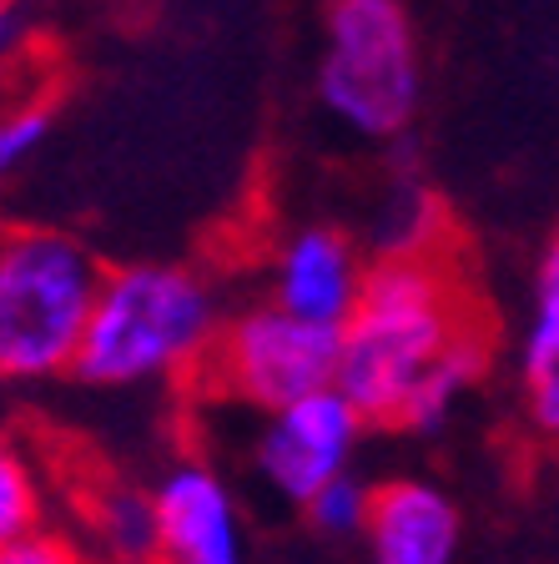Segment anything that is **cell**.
<instances>
[{
	"label": "cell",
	"instance_id": "1",
	"mask_svg": "<svg viewBox=\"0 0 559 564\" xmlns=\"http://www.w3.org/2000/svg\"><path fill=\"white\" fill-rule=\"evenodd\" d=\"M479 317L433 252L373 258L348 323L338 328V383L368 423L398 429L408 393Z\"/></svg>",
	"mask_w": 559,
	"mask_h": 564
},
{
	"label": "cell",
	"instance_id": "2",
	"mask_svg": "<svg viewBox=\"0 0 559 564\" xmlns=\"http://www.w3.org/2000/svg\"><path fill=\"white\" fill-rule=\"evenodd\" d=\"M217 328V288L202 272L176 262H131L101 272L71 373L96 388L162 383L202 368Z\"/></svg>",
	"mask_w": 559,
	"mask_h": 564
},
{
	"label": "cell",
	"instance_id": "3",
	"mask_svg": "<svg viewBox=\"0 0 559 564\" xmlns=\"http://www.w3.org/2000/svg\"><path fill=\"white\" fill-rule=\"evenodd\" d=\"M101 262L71 232L0 227V383L71 373Z\"/></svg>",
	"mask_w": 559,
	"mask_h": 564
},
{
	"label": "cell",
	"instance_id": "4",
	"mask_svg": "<svg viewBox=\"0 0 559 564\" xmlns=\"http://www.w3.org/2000/svg\"><path fill=\"white\" fill-rule=\"evenodd\" d=\"M318 101L368 141L408 137L423 101V61L404 0H327Z\"/></svg>",
	"mask_w": 559,
	"mask_h": 564
},
{
	"label": "cell",
	"instance_id": "5",
	"mask_svg": "<svg viewBox=\"0 0 559 564\" xmlns=\"http://www.w3.org/2000/svg\"><path fill=\"white\" fill-rule=\"evenodd\" d=\"M202 378L222 399L272 413L338 383V333L282 313L268 297L237 317H222L217 343L202 358Z\"/></svg>",
	"mask_w": 559,
	"mask_h": 564
},
{
	"label": "cell",
	"instance_id": "6",
	"mask_svg": "<svg viewBox=\"0 0 559 564\" xmlns=\"http://www.w3.org/2000/svg\"><path fill=\"white\" fill-rule=\"evenodd\" d=\"M363 429H368V419L353 409L343 388H318L308 399H292L268 413L252 464L272 494H282L292 505H308L323 484L348 474L353 454L363 444Z\"/></svg>",
	"mask_w": 559,
	"mask_h": 564
},
{
	"label": "cell",
	"instance_id": "7",
	"mask_svg": "<svg viewBox=\"0 0 559 564\" xmlns=\"http://www.w3.org/2000/svg\"><path fill=\"white\" fill-rule=\"evenodd\" d=\"M157 564H247L237 499L212 464L182 458L152 484Z\"/></svg>",
	"mask_w": 559,
	"mask_h": 564
},
{
	"label": "cell",
	"instance_id": "8",
	"mask_svg": "<svg viewBox=\"0 0 559 564\" xmlns=\"http://www.w3.org/2000/svg\"><path fill=\"white\" fill-rule=\"evenodd\" d=\"M363 272L368 262L353 247V237H343L338 227H298L272 252L268 297L282 313L338 333L363 293Z\"/></svg>",
	"mask_w": 559,
	"mask_h": 564
},
{
	"label": "cell",
	"instance_id": "9",
	"mask_svg": "<svg viewBox=\"0 0 559 564\" xmlns=\"http://www.w3.org/2000/svg\"><path fill=\"white\" fill-rule=\"evenodd\" d=\"M459 509L429 479H388L368 505V560L373 564H454L459 560Z\"/></svg>",
	"mask_w": 559,
	"mask_h": 564
},
{
	"label": "cell",
	"instance_id": "10",
	"mask_svg": "<svg viewBox=\"0 0 559 564\" xmlns=\"http://www.w3.org/2000/svg\"><path fill=\"white\" fill-rule=\"evenodd\" d=\"M519 378H525L529 423L559 438V272H539L525 348H519Z\"/></svg>",
	"mask_w": 559,
	"mask_h": 564
},
{
	"label": "cell",
	"instance_id": "11",
	"mask_svg": "<svg viewBox=\"0 0 559 564\" xmlns=\"http://www.w3.org/2000/svg\"><path fill=\"white\" fill-rule=\"evenodd\" d=\"M96 544L111 564H157V499L137 484H101L86 505Z\"/></svg>",
	"mask_w": 559,
	"mask_h": 564
},
{
	"label": "cell",
	"instance_id": "12",
	"mask_svg": "<svg viewBox=\"0 0 559 564\" xmlns=\"http://www.w3.org/2000/svg\"><path fill=\"white\" fill-rule=\"evenodd\" d=\"M484 364H490V343H484V328L474 323V328H469L464 338H459L454 348L443 352L439 364L419 378V388L408 393L404 413H398V429H413V434H433V429H443V419L459 409V399L479 383Z\"/></svg>",
	"mask_w": 559,
	"mask_h": 564
},
{
	"label": "cell",
	"instance_id": "13",
	"mask_svg": "<svg viewBox=\"0 0 559 564\" xmlns=\"http://www.w3.org/2000/svg\"><path fill=\"white\" fill-rule=\"evenodd\" d=\"M373 242H378V258H423V252H433L439 202L413 172L394 176V187L378 207V223H373Z\"/></svg>",
	"mask_w": 559,
	"mask_h": 564
},
{
	"label": "cell",
	"instance_id": "14",
	"mask_svg": "<svg viewBox=\"0 0 559 564\" xmlns=\"http://www.w3.org/2000/svg\"><path fill=\"white\" fill-rule=\"evenodd\" d=\"M41 509H46V494H41L31 458L0 438V544L41 529Z\"/></svg>",
	"mask_w": 559,
	"mask_h": 564
},
{
	"label": "cell",
	"instance_id": "15",
	"mask_svg": "<svg viewBox=\"0 0 559 564\" xmlns=\"http://www.w3.org/2000/svg\"><path fill=\"white\" fill-rule=\"evenodd\" d=\"M368 505H373L368 484L353 479V474H338V479L323 484L303 509H308V519H313V529H323L327 540H353V534H363V524H368Z\"/></svg>",
	"mask_w": 559,
	"mask_h": 564
},
{
	"label": "cell",
	"instance_id": "16",
	"mask_svg": "<svg viewBox=\"0 0 559 564\" xmlns=\"http://www.w3.org/2000/svg\"><path fill=\"white\" fill-rule=\"evenodd\" d=\"M51 137V106L46 101H21L0 111V187L41 152V141Z\"/></svg>",
	"mask_w": 559,
	"mask_h": 564
},
{
	"label": "cell",
	"instance_id": "17",
	"mask_svg": "<svg viewBox=\"0 0 559 564\" xmlns=\"http://www.w3.org/2000/svg\"><path fill=\"white\" fill-rule=\"evenodd\" d=\"M0 564H82V554L56 529H31L21 540L0 544Z\"/></svg>",
	"mask_w": 559,
	"mask_h": 564
},
{
	"label": "cell",
	"instance_id": "18",
	"mask_svg": "<svg viewBox=\"0 0 559 564\" xmlns=\"http://www.w3.org/2000/svg\"><path fill=\"white\" fill-rule=\"evenodd\" d=\"M25 35H31L25 6H21V0H0V61H11L15 51L25 46Z\"/></svg>",
	"mask_w": 559,
	"mask_h": 564
},
{
	"label": "cell",
	"instance_id": "19",
	"mask_svg": "<svg viewBox=\"0 0 559 564\" xmlns=\"http://www.w3.org/2000/svg\"><path fill=\"white\" fill-rule=\"evenodd\" d=\"M539 272H559V227H555V237H549V247H545V262H539Z\"/></svg>",
	"mask_w": 559,
	"mask_h": 564
}]
</instances>
